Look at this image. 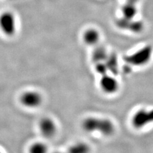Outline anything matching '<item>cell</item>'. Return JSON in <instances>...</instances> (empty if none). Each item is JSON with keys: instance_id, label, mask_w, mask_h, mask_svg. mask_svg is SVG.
<instances>
[{"instance_id": "5bb4252c", "label": "cell", "mask_w": 153, "mask_h": 153, "mask_svg": "<svg viewBox=\"0 0 153 153\" xmlns=\"http://www.w3.org/2000/svg\"><path fill=\"white\" fill-rule=\"evenodd\" d=\"M54 153H66V152H60V151H57V152H55Z\"/></svg>"}, {"instance_id": "4fadbf2b", "label": "cell", "mask_w": 153, "mask_h": 153, "mask_svg": "<svg viewBox=\"0 0 153 153\" xmlns=\"http://www.w3.org/2000/svg\"><path fill=\"white\" fill-rule=\"evenodd\" d=\"M29 153H48V147L44 142H36L29 147Z\"/></svg>"}, {"instance_id": "8992f818", "label": "cell", "mask_w": 153, "mask_h": 153, "mask_svg": "<svg viewBox=\"0 0 153 153\" xmlns=\"http://www.w3.org/2000/svg\"><path fill=\"white\" fill-rule=\"evenodd\" d=\"M38 129L43 137L51 138L56 134L57 126L53 119L45 117L42 118L38 123Z\"/></svg>"}, {"instance_id": "6da1fadb", "label": "cell", "mask_w": 153, "mask_h": 153, "mask_svg": "<svg viewBox=\"0 0 153 153\" xmlns=\"http://www.w3.org/2000/svg\"><path fill=\"white\" fill-rule=\"evenodd\" d=\"M82 128L87 133H98L105 137L112 135L116 131L113 121L107 118L88 117L82 123Z\"/></svg>"}, {"instance_id": "8fae6325", "label": "cell", "mask_w": 153, "mask_h": 153, "mask_svg": "<svg viewBox=\"0 0 153 153\" xmlns=\"http://www.w3.org/2000/svg\"><path fill=\"white\" fill-rule=\"evenodd\" d=\"M108 54H107V51L102 46L97 45L93 52V59L94 62L97 63L103 62L107 58Z\"/></svg>"}, {"instance_id": "9a60e30c", "label": "cell", "mask_w": 153, "mask_h": 153, "mask_svg": "<svg viewBox=\"0 0 153 153\" xmlns=\"http://www.w3.org/2000/svg\"><path fill=\"white\" fill-rule=\"evenodd\" d=\"M0 153H3V152H2L1 151H0Z\"/></svg>"}, {"instance_id": "277c9868", "label": "cell", "mask_w": 153, "mask_h": 153, "mask_svg": "<svg viewBox=\"0 0 153 153\" xmlns=\"http://www.w3.org/2000/svg\"><path fill=\"white\" fill-rule=\"evenodd\" d=\"M153 123V109H140L131 118V124L137 129H142Z\"/></svg>"}, {"instance_id": "5b68a950", "label": "cell", "mask_w": 153, "mask_h": 153, "mask_svg": "<svg viewBox=\"0 0 153 153\" xmlns=\"http://www.w3.org/2000/svg\"><path fill=\"white\" fill-rule=\"evenodd\" d=\"M0 30L7 36H12L16 32L15 16L10 12H4L0 15Z\"/></svg>"}, {"instance_id": "ba28073f", "label": "cell", "mask_w": 153, "mask_h": 153, "mask_svg": "<svg viewBox=\"0 0 153 153\" xmlns=\"http://www.w3.org/2000/svg\"><path fill=\"white\" fill-rule=\"evenodd\" d=\"M100 85L103 91L107 94L116 93L119 89L118 81L113 76L109 75H102L100 81Z\"/></svg>"}, {"instance_id": "7c38bea8", "label": "cell", "mask_w": 153, "mask_h": 153, "mask_svg": "<svg viewBox=\"0 0 153 153\" xmlns=\"http://www.w3.org/2000/svg\"><path fill=\"white\" fill-rule=\"evenodd\" d=\"M90 147L85 142H76L71 145L66 153H90Z\"/></svg>"}, {"instance_id": "7a4b0ae2", "label": "cell", "mask_w": 153, "mask_h": 153, "mask_svg": "<svg viewBox=\"0 0 153 153\" xmlns=\"http://www.w3.org/2000/svg\"><path fill=\"white\" fill-rule=\"evenodd\" d=\"M152 48L150 45H146L133 54L127 56L125 61L128 63L133 66H142L147 64L151 58Z\"/></svg>"}, {"instance_id": "52a82bcc", "label": "cell", "mask_w": 153, "mask_h": 153, "mask_svg": "<svg viewBox=\"0 0 153 153\" xmlns=\"http://www.w3.org/2000/svg\"><path fill=\"white\" fill-rule=\"evenodd\" d=\"M116 26L123 30H128L135 33H139L143 30V24L142 21L122 17L116 21Z\"/></svg>"}, {"instance_id": "3957f363", "label": "cell", "mask_w": 153, "mask_h": 153, "mask_svg": "<svg viewBox=\"0 0 153 153\" xmlns=\"http://www.w3.org/2000/svg\"><path fill=\"white\" fill-rule=\"evenodd\" d=\"M19 102L27 108L34 109L41 106L43 97L40 92L35 90H27L21 94Z\"/></svg>"}, {"instance_id": "30bf717a", "label": "cell", "mask_w": 153, "mask_h": 153, "mask_svg": "<svg viewBox=\"0 0 153 153\" xmlns=\"http://www.w3.org/2000/svg\"><path fill=\"white\" fill-rule=\"evenodd\" d=\"M121 11L123 17L133 19L135 17L137 13L136 4L126 2V3L123 5Z\"/></svg>"}, {"instance_id": "9c48e42d", "label": "cell", "mask_w": 153, "mask_h": 153, "mask_svg": "<svg viewBox=\"0 0 153 153\" xmlns=\"http://www.w3.org/2000/svg\"><path fill=\"white\" fill-rule=\"evenodd\" d=\"M100 35L98 30L90 28L86 30L83 35V40L88 45H96L98 44Z\"/></svg>"}]
</instances>
